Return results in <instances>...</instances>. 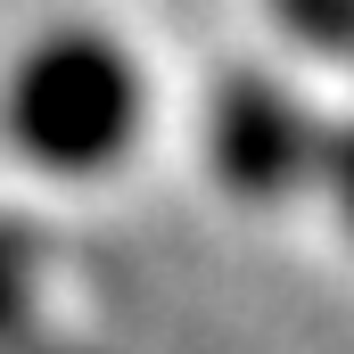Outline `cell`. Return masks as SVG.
I'll list each match as a JSON object with an SVG mask.
<instances>
[{"instance_id": "obj_1", "label": "cell", "mask_w": 354, "mask_h": 354, "mask_svg": "<svg viewBox=\"0 0 354 354\" xmlns=\"http://www.w3.org/2000/svg\"><path fill=\"white\" fill-rule=\"evenodd\" d=\"M0 124L8 140L41 165V174H115L149 124V83H140V58L115 41V33H41L8 83H0Z\"/></svg>"}]
</instances>
